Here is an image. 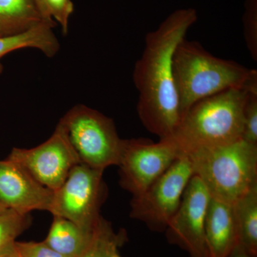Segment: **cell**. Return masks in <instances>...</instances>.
Instances as JSON below:
<instances>
[{"label":"cell","instance_id":"cell-1","mask_svg":"<svg viewBox=\"0 0 257 257\" xmlns=\"http://www.w3.org/2000/svg\"><path fill=\"white\" fill-rule=\"evenodd\" d=\"M197 20L194 9L171 14L158 29L147 34L143 55L134 67L139 117L147 131L160 140L171 138L180 121L172 61L177 45Z\"/></svg>","mask_w":257,"mask_h":257},{"label":"cell","instance_id":"cell-2","mask_svg":"<svg viewBox=\"0 0 257 257\" xmlns=\"http://www.w3.org/2000/svg\"><path fill=\"white\" fill-rule=\"evenodd\" d=\"M172 65L181 119L208 96L232 88L257 89L256 69L216 57L197 41L184 38L176 48Z\"/></svg>","mask_w":257,"mask_h":257},{"label":"cell","instance_id":"cell-3","mask_svg":"<svg viewBox=\"0 0 257 257\" xmlns=\"http://www.w3.org/2000/svg\"><path fill=\"white\" fill-rule=\"evenodd\" d=\"M247 92L232 88L193 105L171 137L182 155L242 140L243 108Z\"/></svg>","mask_w":257,"mask_h":257},{"label":"cell","instance_id":"cell-4","mask_svg":"<svg viewBox=\"0 0 257 257\" xmlns=\"http://www.w3.org/2000/svg\"><path fill=\"white\" fill-rule=\"evenodd\" d=\"M183 155L211 199L233 204L257 185V145L240 140Z\"/></svg>","mask_w":257,"mask_h":257},{"label":"cell","instance_id":"cell-5","mask_svg":"<svg viewBox=\"0 0 257 257\" xmlns=\"http://www.w3.org/2000/svg\"><path fill=\"white\" fill-rule=\"evenodd\" d=\"M60 123L81 163L103 171L119 165L124 140L119 138L110 118L79 104L69 109Z\"/></svg>","mask_w":257,"mask_h":257},{"label":"cell","instance_id":"cell-6","mask_svg":"<svg viewBox=\"0 0 257 257\" xmlns=\"http://www.w3.org/2000/svg\"><path fill=\"white\" fill-rule=\"evenodd\" d=\"M103 173L84 164L76 165L60 188L53 191L51 214L92 232L101 217V207L107 196Z\"/></svg>","mask_w":257,"mask_h":257},{"label":"cell","instance_id":"cell-7","mask_svg":"<svg viewBox=\"0 0 257 257\" xmlns=\"http://www.w3.org/2000/svg\"><path fill=\"white\" fill-rule=\"evenodd\" d=\"M193 175L189 159L182 155L145 192L133 197L131 218L142 221L152 231H165L180 207Z\"/></svg>","mask_w":257,"mask_h":257},{"label":"cell","instance_id":"cell-8","mask_svg":"<svg viewBox=\"0 0 257 257\" xmlns=\"http://www.w3.org/2000/svg\"><path fill=\"white\" fill-rule=\"evenodd\" d=\"M181 156L171 138L158 143L143 138L124 140L118 165L120 185L133 197L140 195Z\"/></svg>","mask_w":257,"mask_h":257},{"label":"cell","instance_id":"cell-9","mask_svg":"<svg viewBox=\"0 0 257 257\" xmlns=\"http://www.w3.org/2000/svg\"><path fill=\"white\" fill-rule=\"evenodd\" d=\"M8 158L23 165L40 184L52 191L60 188L71 170L81 163L65 128L60 122L46 142L31 149L13 148Z\"/></svg>","mask_w":257,"mask_h":257},{"label":"cell","instance_id":"cell-10","mask_svg":"<svg viewBox=\"0 0 257 257\" xmlns=\"http://www.w3.org/2000/svg\"><path fill=\"white\" fill-rule=\"evenodd\" d=\"M210 199L200 179L193 175L178 211L166 228L169 242L185 250L189 257H208L205 221Z\"/></svg>","mask_w":257,"mask_h":257},{"label":"cell","instance_id":"cell-11","mask_svg":"<svg viewBox=\"0 0 257 257\" xmlns=\"http://www.w3.org/2000/svg\"><path fill=\"white\" fill-rule=\"evenodd\" d=\"M53 194L18 162L0 160V202L7 209L21 214L35 210L50 212Z\"/></svg>","mask_w":257,"mask_h":257},{"label":"cell","instance_id":"cell-12","mask_svg":"<svg viewBox=\"0 0 257 257\" xmlns=\"http://www.w3.org/2000/svg\"><path fill=\"white\" fill-rule=\"evenodd\" d=\"M208 257H228L239 243L232 204L210 199L206 215Z\"/></svg>","mask_w":257,"mask_h":257},{"label":"cell","instance_id":"cell-13","mask_svg":"<svg viewBox=\"0 0 257 257\" xmlns=\"http://www.w3.org/2000/svg\"><path fill=\"white\" fill-rule=\"evenodd\" d=\"M43 23L50 25L35 0H0V37L23 33Z\"/></svg>","mask_w":257,"mask_h":257},{"label":"cell","instance_id":"cell-14","mask_svg":"<svg viewBox=\"0 0 257 257\" xmlns=\"http://www.w3.org/2000/svg\"><path fill=\"white\" fill-rule=\"evenodd\" d=\"M52 28L43 23L23 33L0 37V60L10 52L28 47L40 50L47 57H54L60 49V43Z\"/></svg>","mask_w":257,"mask_h":257},{"label":"cell","instance_id":"cell-15","mask_svg":"<svg viewBox=\"0 0 257 257\" xmlns=\"http://www.w3.org/2000/svg\"><path fill=\"white\" fill-rule=\"evenodd\" d=\"M53 217L50 231L44 241L62 254L78 257L85 248L92 231L87 232L65 218Z\"/></svg>","mask_w":257,"mask_h":257},{"label":"cell","instance_id":"cell-16","mask_svg":"<svg viewBox=\"0 0 257 257\" xmlns=\"http://www.w3.org/2000/svg\"><path fill=\"white\" fill-rule=\"evenodd\" d=\"M232 205L239 243L257 255V185Z\"/></svg>","mask_w":257,"mask_h":257},{"label":"cell","instance_id":"cell-17","mask_svg":"<svg viewBox=\"0 0 257 257\" xmlns=\"http://www.w3.org/2000/svg\"><path fill=\"white\" fill-rule=\"evenodd\" d=\"M126 240L124 229L116 232L111 223L101 216L78 257H122L119 249Z\"/></svg>","mask_w":257,"mask_h":257},{"label":"cell","instance_id":"cell-18","mask_svg":"<svg viewBox=\"0 0 257 257\" xmlns=\"http://www.w3.org/2000/svg\"><path fill=\"white\" fill-rule=\"evenodd\" d=\"M30 224L29 214H21L9 209L0 212V256L14 249L17 239Z\"/></svg>","mask_w":257,"mask_h":257},{"label":"cell","instance_id":"cell-19","mask_svg":"<svg viewBox=\"0 0 257 257\" xmlns=\"http://www.w3.org/2000/svg\"><path fill=\"white\" fill-rule=\"evenodd\" d=\"M243 120L242 140L257 145V90L247 92Z\"/></svg>","mask_w":257,"mask_h":257},{"label":"cell","instance_id":"cell-20","mask_svg":"<svg viewBox=\"0 0 257 257\" xmlns=\"http://www.w3.org/2000/svg\"><path fill=\"white\" fill-rule=\"evenodd\" d=\"M256 0H248L243 18L245 42L253 60L257 61Z\"/></svg>","mask_w":257,"mask_h":257},{"label":"cell","instance_id":"cell-21","mask_svg":"<svg viewBox=\"0 0 257 257\" xmlns=\"http://www.w3.org/2000/svg\"><path fill=\"white\" fill-rule=\"evenodd\" d=\"M15 248L19 257H70L55 251L44 241L41 242L17 241Z\"/></svg>","mask_w":257,"mask_h":257},{"label":"cell","instance_id":"cell-22","mask_svg":"<svg viewBox=\"0 0 257 257\" xmlns=\"http://www.w3.org/2000/svg\"><path fill=\"white\" fill-rule=\"evenodd\" d=\"M228 257H257V255L250 253L240 243H238Z\"/></svg>","mask_w":257,"mask_h":257},{"label":"cell","instance_id":"cell-23","mask_svg":"<svg viewBox=\"0 0 257 257\" xmlns=\"http://www.w3.org/2000/svg\"><path fill=\"white\" fill-rule=\"evenodd\" d=\"M0 257H19L18 253L15 251V248L13 251H10L9 253H6V254L3 255V256Z\"/></svg>","mask_w":257,"mask_h":257},{"label":"cell","instance_id":"cell-24","mask_svg":"<svg viewBox=\"0 0 257 257\" xmlns=\"http://www.w3.org/2000/svg\"><path fill=\"white\" fill-rule=\"evenodd\" d=\"M35 4L37 5V9H38L39 12H40V14H41L42 0H35Z\"/></svg>","mask_w":257,"mask_h":257},{"label":"cell","instance_id":"cell-25","mask_svg":"<svg viewBox=\"0 0 257 257\" xmlns=\"http://www.w3.org/2000/svg\"><path fill=\"white\" fill-rule=\"evenodd\" d=\"M6 209L7 208L5 207L4 205H3V203L0 202V212H1V211L5 210V209Z\"/></svg>","mask_w":257,"mask_h":257}]
</instances>
